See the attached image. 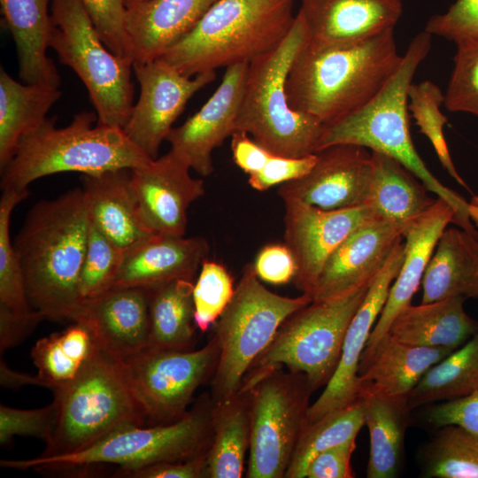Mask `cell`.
<instances>
[{"label": "cell", "mask_w": 478, "mask_h": 478, "mask_svg": "<svg viewBox=\"0 0 478 478\" xmlns=\"http://www.w3.org/2000/svg\"><path fill=\"white\" fill-rule=\"evenodd\" d=\"M90 221L82 188L37 202L13 246L31 308L44 319L74 321Z\"/></svg>", "instance_id": "cell-1"}, {"label": "cell", "mask_w": 478, "mask_h": 478, "mask_svg": "<svg viewBox=\"0 0 478 478\" xmlns=\"http://www.w3.org/2000/svg\"><path fill=\"white\" fill-rule=\"evenodd\" d=\"M401 61L394 29L345 46L316 47L307 42L287 77L289 105L328 125L366 104Z\"/></svg>", "instance_id": "cell-2"}, {"label": "cell", "mask_w": 478, "mask_h": 478, "mask_svg": "<svg viewBox=\"0 0 478 478\" xmlns=\"http://www.w3.org/2000/svg\"><path fill=\"white\" fill-rule=\"evenodd\" d=\"M431 35L424 30L412 40L398 68L366 104L324 126L316 152L333 145L352 144L397 159L429 191L451 205L457 227L476 233L468 214L467 202L442 184L428 169L410 134L408 90L418 66L431 49Z\"/></svg>", "instance_id": "cell-3"}, {"label": "cell", "mask_w": 478, "mask_h": 478, "mask_svg": "<svg viewBox=\"0 0 478 478\" xmlns=\"http://www.w3.org/2000/svg\"><path fill=\"white\" fill-rule=\"evenodd\" d=\"M94 112H82L72 122L56 127V117L47 118L24 135L15 153L1 171L2 189H27L37 179L63 172L97 174L138 167L153 159L118 127L97 123Z\"/></svg>", "instance_id": "cell-4"}, {"label": "cell", "mask_w": 478, "mask_h": 478, "mask_svg": "<svg viewBox=\"0 0 478 478\" xmlns=\"http://www.w3.org/2000/svg\"><path fill=\"white\" fill-rule=\"evenodd\" d=\"M211 397L203 396L180 420L163 425L124 426L76 453L2 459L4 468L42 474H86L96 467L116 466V477L163 462L184 461L205 454L211 444Z\"/></svg>", "instance_id": "cell-5"}, {"label": "cell", "mask_w": 478, "mask_h": 478, "mask_svg": "<svg viewBox=\"0 0 478 478\" xmlns=\"http://www.w3.org/2000/svg\"><path fill=\"white\" fill-rule=\"evenodd\" d=\"M295 0H218L159 58L193 77L249 64L276 48L295 21Z\"/></svg>", "instance_id": "cell-6"}, {"label": "cell", "mask_w": 478, "mask_h": 478, "mask_svg": "<svg viewBox=\"0 0 478 478\" xmlns=\"http://www.w3.org/2000/svg\"><path fill=\"white\" fill-rule=\"evenodd\" d=\"M307 42L306 26L297 12L284 40L248 65L235 128L274 155L303 158L316 153L324 128L315 118L292 110L287 98L289 72Z\"/></svg>", "instance_id": "cell-7"}, {"label": "cell", "mask_w": 478, "mask_h": 478, "mask_svg": "<svg viewBox=\"0 0 478 478\" xmlns=\"http://www.w3.org/2000/svg\"><path fill=\"white\" fill-rule=\"evenodd\" d=\"M53 393L54 426L40 457L76 453L121 427L146 426L122 361L102 350Z\"/></svg>", "instance_id": "cell-8"}, {"label": "cell", "mask_w": 478, "mask_h": 478, "mask_svg": "<svg viewBox=\"0 0 478 478\" xmlns=\"http://www.w3.org/2000/svg\"><path fill=\"white\" fill-rule=\"evenodd\" d=\"M368 289L312 300L289 316L251 365L242 389L251 388L263 375L281 366L304 374L312 392L325 387L338 366L346 331Z\"/></svg>", "instance_id": "cell-9"}, {"label": "cell", "mask_w": 478, "mask_h": 478, "mask_svg": "<svg viewBox=\"0 0 478 478\" xmlns=\"http://www.w3.org/2000/svg\"><path fill=\"white\" fill-rule=\"evenodd\" d=\"M312 301L302 293L297 297L267 289L248 264L234 296L215 323L219 357L212 377L213 405L234 397L253 362L270 344L282 322Z\"/></svg>", "instance_id": "cell-10"}, {"label": "cell", "mask_w": 478, "mask_h": 478, "mask_svg": "<svg viewBox=\"0 0 478 478\" xmlns=\"http://www.w3.org/2000/svg\"><path fill=\"white\" fill-rule=\"evenodd\" d=\"M50 47L85 85L98 124L123 128L134 106L133 62L112 53L81 0H51Z\"/></svg>", "instance_id": "cell-11"}, {"label": "cell", "mask_w": 478, "mask_h": 478, "mask_svg": "<svg viewBox=\"0 0 478 478\" xmlns=\"http://www.w3.org/2000/svg\"><path fill=\"white\" fill-rule=\"evenodd\" d=\"M248 478H282L309 424L312 390L304 374L271 371L251 388Z\"/></svg>", "instance_id": "cell-12"}, {"label": "cell", "mask_w": 478, "mask_h": 478, "mask_svg": "<svg viewBox=\"0 0 478 478\" xmlns=\"http://www.w3.org/2000/svg\"><path fill=\"white\" fill-rule=\"evenodd\" d=\"M218 357L213 335L197 350H146L122 361L146 426L169 424L182 418L197 388L212 377Z\"/></svg>", "instance_id": "cell-13"}, {"label": "cell", "mask_w": 478, "mask_h": 478, "mask_svg": "<svg viewBox=\"0 0 478 478\" xmlns=\"http://www.w3.org/2000/svg\"><path fill=\"white\" fill-rule=\"evenodd\" d=\"M133 69L140 96L122 129L131 142L155 159L188 101L216 79V71L189 77L161 58L133 65Z\"/></svg>", "instance_id": "cell-14"}, {"label": "cell", "mask_w": 478, "mask_h": 478, "mask_svg": "<svg viewBox=\"0 0 478 478\" xmlns=\"http://www.w3.org/2000/svg\"><path fill=\"white\" fill-rule=\"evenodd\" d=\"M284 243L297 264L294 285L312 297L320 274L334 251L358 227L379 218L366 204L322 210L297 198H285Z\"/></svg>", "instance_id": "cell-15"}, {"label": "cell", "mask_w": 478, "mask_h": 478, "mask_svg": "<svg viewBox=\"0 0 478 478\" xmlns=\"http://www.w3.org/2000/svg\"><path fill=\"white\" fill-rule=\"evenodd\" d=\"M316 153L317 161L306 174L279 187L281 198H297L322 210L364 204L373 179L371 152L337 144Z\"/></svg>", "instance_id": "cell-16"}, {"label": "cell", "mask_w": 478, "mask_h": 478, "mask_svg": "<svg viewBox=\"0 0 478 478\" xmlns=\"http://www.w3.org/2000/svg\"><path fill=\"white\" fill-rule=\"evenodd\" d=\"M248 65L227 67L220 84L201 109L173 127L166 138L170 151L202 176L212 173L213 150L236 131Z\"/></svg>", "instance_id": "cell-17"}, {"label": "cell", "mask_w": 478, "mask_h": 478, "mask_svg": "<svg viewBox=\"0 0 478 478\" xmlns=\"http://www.w3.org/2000/svg\"><path fill=\"white\" fill-rule=\"evenodd\" d=\"M405 243L393 249L386 264L369 286L344 337L338 366L317 400L310 405L308 421L351 404L358 394V368L371 332L386 303L389 289L402 266Z\"/></svg>", "instance_id": "cell-18"}, {"label": "cell", "mask_w": 478, "mask_h": 478, "mask_svg": "<svg viewBox=\"0 0 478 478\" xmlns=\"http://www.w3.org/2000/svg\"><path fill=\"white\" fill-rule=\"evenodd\" d=\"M409 226L376 218L358 227L326 261L312 300L337 298L370 286Z\"/></svg>", "instance_id": "cell-19"}, {"label": "cell", "mask_w": 478, "mask_h": 478, "mask_svg": "<svg viewBox=\"0 0 478 478\" xmlns=\"http://www.w3.org/2000/svg\"><path fill=\"white\" fill-rule=\"evenodd\" d=\"M172 151L131 169L130 183L145 224L156 234L184 236L187 211L204 196L203 180Z\"/></svg>", "instance_id": "cell-20"}, {"label": "cell", "mask_w": 478, "mask_h": 478, "mask_svg": "<svg viewBox=\"0 0 478 478\" xmlns=\"http://www.w3.org/2000/svg\"><path fill=\"white\" fill-rule=\"evenodd\" d=\"M456 224V213L443 198L436 202L412 222L404 237L405 256L402 266L394 280L382 311L371 332L362 353L359 368L374 355L377 346L388 335L397 315L411 305L436 243L448 224ZM358 368V370H359Z\"/></svg>", "instance_id": "cell-21"}, {"label": "cell", "mask_w": 478, "mask_h": 478, "mask_svg": "<svg viewBox=\"0 0 478 478\" xmlns=\"http://www.w3.org/2000/svg\"><path fill=\"white\" fill-rule=\"evenodd\" d=\"M74 321L85 323L102 351L120 361L149 347L150 289L113 287L82 302Z\"/></svg>", "instance_id": "cell-22"}, {"label": "cell", "mask_w": 478, "mask_h": 478, "mask_svg": "<svg viewBox=\"0 0 478 478\" xmlns=\"http://www.w3.org/2000/svg\"><path fill=\"white\" fill-rule=\"evenodd\" d=\"M402 10L399 0H301L298 12L309 44L339 47L394 29Z\"/></svg>", "instance_id": "cell-23"}, {"label": "cell", "mask_w": 478, "mask_h": 478, "mask_svg": "<svg viewBox=\"0 0 478 478\" xmlns=\"http://www.w3.org/2000/svg\"><path fill=\"white\" fill-rule=\"evenodd\" d=\"M209 250L202 236L155 234L124 252L113 287L152 289L176 280L194 281Z\"/></svg>", "instance_id": "cell-24"}, {"label": "cell", "mask_w": 478, "mask_h": 478, "mask_svg": "<svg viewBox=\"0 0 478 478\" xmlns=\"http://www.w3.org/2000/svg\"><path fill=\"white\" fill-rule=\"evenodd\" d=\"M218 0H148L127 9L125 29L133 65L159 58L187 35Z\"/></svg>", "instance_id": "cell-25"}, {"label": "cell", "mask_w": 478, "mask_h": 478, "mask_svg": "<svg viewBox=\"0 0 478 478\" xmlns=\"http://www.w3.org/2000/svg\"><path fill=\"white\" fill-rule=\"evenodd\" d=\"M130 177L131 168L81 174L90 223L123 252L156 234L142 218Z\"/></svg>", "instance_id": "cell-26"}, {"label": "cell", "mask_w": 478, "mask_h": 478, "mask_svg": "<svg viewBox=\"0 0 478 478\" xmlns=\"http://www.w3.org/2000/svg\"><path fill=\"white\" fill-rule=\"evenodd\" d=\"M51 0H0L4 24L17 49L22 82L59 89L61 80L47 56L51 33Z\"/></svg>", "instance_id": "cell-27"}, {"label": "cell", "mask_w": 478, "mask_h": 478, "mask_svg": "<svg viewBox=\"0 0 478 478\" xmlns=\"http://www.w3.org/2000/svg\"><path fill=\"white\" fill-rule=\"evenodd\" d=\"M466 299L452 297L410 305L397 315L388 335L412 346L456 350L478 330V322L464 310Z\"/></svg>", "instance_id": "cell-28"}, {"label": "cell", "mask_w": 478, "mask_h": 478, "mask_svg": "<svg viewBox=\"0 0 478 478\" xmlns=\"http://www.w3.org/2000/svg\"><path fill=\"white\" fill-rule=\"evenodd\" d=\"M453 351L412 346L388 335L358 370V397L366 394L407 397L424 374Z\"/></svg>", "instance_id": "cell-29"}, {"label": "cell", "mask_w": 478, "mask_h": 478, "mask_svg": "<svg viewBox=\"0 0 478 478\" xmlns=\"http://www.w3.org/2000/svg\"><path fill=\"white\" fill-rule=\"evenodd\" d=\"M436 247L422 278L421 303L478 298V232L445 228Z\"/></svg>", "instance_id": "cell-30"}, {"label": "cell", "mask_w": 478, "mask_h": 478, "mask_svg": "<svg viewBox=\"0 0 478 478\" xmlns=\"http://www.w3.org/2000/svg\"><path fill=\"white\" fill-rule=\"evenodd\" d=\"M373 179L366 204L383 220L411 225L436 199L428 188L397 159L372 151Z\"/></svg>", "instance_id": "cell-31"}, {"label": "cell", "mask_w": 478, "mask_h": 478, "mask_svg": "<svg viewBox=\"0 0 478 478\" xmlns=\"http://www.w3.org/2000/svg\"><path fill=\"white\" fill-rule=\"evenodd\" d=\"M358 397L364 400L370 435L366 477L394 478L400 470L411 420L407 397L366 394Z\"/></svg>", "instance_id": "cell-32"}, {"label": "cell", "mask_w": 478, "mask_h": 478, "mask_svg": "<svg viewBox=\"0 0 478 478\" xmlns=\"http://www.w3.org/2000/svg\"><path fill=\"white\" fill-rule=\"evenodd\" d=\"M212 428V441L206 454V477L241 478L251 444L250 390L240 389L229 399L213 405Z\"/></svg>", "instance_id": "cell-33"}, {"label": "cell", "mask_w": 478, "mask_h": 478, "mask_svg": "<svg viewBox=\"0 0 478 478\" xmlns=\"http://www.w3.org/2000/svg\"><path fill=\"white\" fill-rule=\"evenodd\" d=\"M61 96L58 89L19 82L0 70V170L12 158L19 140L37 128Z\"/></svg>", "instance_id": "cell-34"}, {"label": "cell", "mask_w": 478, "mask_h": 478, "mask_svg": "<svg viewBox=\"0 0 478 478\" xmlns=\"http://www.w3.org/2000/svg\"><path fill=\"white\" fill-rule=\"evenodd\" d=\"M100 350L90 328L81 321L39 339L31 350L38 385L53 390L68 383Z\"/></svg>", "instance_id": "cell-35"}, {"label": "cell", "mask_w": 478, "mask_h": 478, "mask_svg": "<svg viewBox=\"0 0 478 478\" xmlns=\"http://www.w3.org/2000/svg\"><path fill=\"white\" fill-rule=\"evenodd\" d=\"M194 283L176 280L150 289V341L147 350H192L196 324Z\"/></svg>", "instance_id": "cell-36"}, {"label": "cell", "mask_w": 478, "mask_h": 478, "mask_svg": "<svg viewBox=\"0 0 478 478\" xmlns=\"http://www.w3.org/2000/svg\"><path fill=\"white\" fill-rule=\"evenodd\" d=\"M478 389V330L462 346L432 366L407 396L412 411L465 397Z\"/></svg>", "instance_id": "cell-37"}, {"label": "cell", "mask_w": 478, "mask_h": 478, "mask_svg": "<svg viewBox=\"0 0 478 478\" xmlns=\"http://www.w3.org/2000/svg\"><path fill=\"white\" fill-rule=\"evenodd\" d=\"M365 424V404L361 397L309 423L299 438L284 477H306L310 463L319 453L355 439Z\"/></svg>", "instance_id": "cell-38"}, {"label": "cell", "mask_w": 478, "mask_h": 478, "mask_svg": "<svg viewBox=\"0 0 478 478\" xmlns=\"http://www.w3.org/2000/svg\"><path fill=\"white\" fill-rule=\"evenodd\" d=\"M419 460L421 477L478 478V435L457 425L437 428Z\"/></svg>", "instance_id": "cell-39"}, {"label": "cell", "mask_w": 478, "mask_h": 478, "mask_svg": "<svg viewBox=\"0 0 478 478\" xmlns=\"http://www.w3.org/2000/svg\"><path fill=\"white\" fill-rule=\"evenodd\" d=\"M0 199V306L17 314L34 311L28 302L22 270L10 237V221L14 207L28 196V190L2 189Z\"/></svg>", "instance_id": "cell-40"}, {"label": "cell", "mask_w": 478, "mask_h": 478, "mask_svg": "<svg viewBox=\"0 0 478 478\" xmlns=\"http://www.w3.org/2000/svg\"><path fill=\"white\" fill-rule=\"evenodd\" d=\"M444 101L441 89L430 81H423L419 84H411L408 90V110L411 111L420 132L433 145L443 167L462 187L468 186L457 172L443 135V127L447 118L440 111Z\"/></svg>", "instance_id": "cell-41"}, {"label": "cell", "mask_w": 478, "mask_h": 478, "mask_svg": "<svg viewBox=\"0 0 478 478\" xmlns=\"http://www.w3.org/2000/svg\"><path fill=\"white\" fill-rule=\"evenodd\" d=\"M123 255V251L90 223L79 279L81 304L113 288Z\"/></svg>", "instance_id": "cell-42"}, {"label": "cell", "mask_w": 478, "mask_h": 478, "mask_svg": "<svg viewBox=\"0 0 478 478\" xmlns=\"http://www.w3.org/2000/svg\"><path fill=\"white\" fill-rule=\"evenodd\" d=\"M235 293L234 281L227 268L204 260L193 289L194 320L201 332L216 323Z\"/></svg>", "instance_id": "cell-43"}, {"label": "cell", "mask_w": 478, "mask_h": 478, "mask_svg": "<svg viewBox=\"0 0 478 478\" xmlns=\"http://www.w3.org/2000/svg\"><path fill=\"white\" fill-rule=\"evenodd\" d=\"M455 43L454 66L443 104L450 112L478 117V35L459 39Z\"/></svg>", "instance_id": "cell-44"}, {"label": "cell", "mask_w": 478, "mask_h": 478, "mask_svg": "<svg viewBox=\"0 0 478 478\" xmlns=\"http://www.w3.org/2000/svg\"><path fill=\"white\" fill-rule=\"evenodd\" d=\"M56 408L50 405L38 409H18L0 405V444L4 446L15 436L50 439L55 420Z\"/></svg>", "instance_id": "cell-45"}, {"label": "cell", "mask_w": 478, "mask_h": 478, "mask_svg": "<svg viewBox=\"0 0 478 478\" xmlns=\"http://www.w3.org/2000/svg\"><path fill=\"white\" fill-rule=\"evenodd\" d=\"M101 39L114 54L129 58L124 0H81Z\"/></svg>", "instance_id": "cell-46"}, {"label": "cell", "mask_w": 478, "mask_h": 478, "mask_svg": "<svg viewBox=\"0 0 478 478\" xmlns=\"http://www.w3.org/2000/svg\"><path fill=\"white\" fill-rule=\"evenodd\" d=\"M424 30L453 42L478 35V0H456L445 13L432 16Z\"/></svg>", "instance_id": "cell-47"}, {"label": "cell", "mask_w": 478, "mask_h": 478, "mask_svg": "<svg viewBox=\"0 0 478 478\" xmlns=\"http://www.w3.org/2000/svg\"><path fill=\"white\" fill-rule=\"evenodd\" d=\"M317 161V153L303 158H289L272 154L263 168L250 175V186L265 191L275 185L298 179L306 174Z\"/></svg>", "instance_id": "cell-48"}, {"label": "cell", "mask_w": 478, "mask_h": 478, "mask_svg": "<svg viewBox=\"0 0 478 478\" xmlns=\"http://www.w3.org/2000/svg\"><path fill=\"white\" fill-rule=\"evenodd\" d=\"M427 420L436 428L457 425L478 435V389L465 397L429 406Z\"/></svg>", "instance_id": "cell-49"}, {"label": "cell", "mask_w": 478, "mask_h": 478, "mask_svg": "<svg viewBox=\"0 0 478 478\" xmlns=\"http://www.w3.org/2000/svg\"><path fill=\"white\" fill-rule=\"evenodd\" d=\"M253 267L259 280L274 285L293 281L297 273L296 260L285 243L264 246L258 253Z\"/></svg>", "instance_id": "cell-50"}, {"label": "cell", "mask_w": 478, "mask_h": 478, "mask_svg": "<svg viewBox=\"0 0 478 478\" xmlns=\"http://www.w3.org/2000/svg\"><path fill=\"white\" fill-rule=\"evenodd\" d=\"M356 449V438L319 453L310 463L307 478H353L351 459Z\"/></svg>", "instance_id": "cell-51"}, {"label": "cell", "mask_w": 478, "mask_h": 478, "mask_svg": "<svg viewBox=\"0 0 478 478\" xmlns=\"http://www.w3.org/2000/svg\"><path fill=\"white\" fill-rule=\"evenodd\" d=\"M206 454L184 461L163 462L127 473L125 478L206 477Z\"/></svg>", "instance_id": "cell-52"}, {"label": "cell", "mask_w": 478, "mask_h": 478, "mask_svg": "<svg viewBox=\"0 0 478 478\" xmlns=\"http://www.w3.org/2000/svg\"><path fill=\"white\" fill-rule=\"evenodd\" d=\"M44 317L33 312L17 314L6 307L0 306V350L12 348L27 338Z\"/></svg>", "instance_id": "cell-53"}, {"label": "cell", "mask_w": 478, "mask_h": 478, "mask_svg": "<svg viewBox=\"0 0 478 478\" xmlns=\"http://www.w3.org/2000/svg\"><path fill=\"white\" fill-rule=\"evenodd\" d=\"M231 150L235 164L249 176L259 172L273 154L242 131L232 135Z\"/></svg>", "instance_id": "cell-54"}, {"label": "cell", "mask_w": 478, "mask_h": 478, "mask_svg": "<svg viewBox=\"0 0 478 478\" xmlns=\"http://www.w3.org/2000/svg\"><path fill=\"white\" fill-rule=\"evenodd\" d=\"M1 384L6 388H19L27 384L38 385L36 376H29L11 370L1 358Z\"/></svg>", "instance_id": "cell-55"}, {"label": "cell", "mask_w": 478, "mask_h": 478, "mask_svg": "<svg viewBox=\"0 0 478 478\" xmlns=\"http://www.w3.org/2000/svg\"><path fill=\"white\" fill-rule=\"evenodd\" d=\"M467 211L471 221L478 227V196H474L467 203Z\"/></svg>", "instance_id": "cell-56"}, {"label": "cell", "mask_w": 478, "mask_h": 478, "mask_svg": "<svg viewBox=\"0 0 478 478\" xmlns=\"http://www.w3.org/2000/svg\"><path fill=\"white\" fill-rule=\"evenodd\" d=\"M124 1H125L127 9H128L141 3L146 2L148 0H124Z\"/></svg>", "instance_id": "cell-57"}, {"label": "cell", "mask_w": 478, "mask_h": 478, "mask_svg": "<svg viewBox=\"0 0 478 478\" xmlns=\"http://www.w3.org/2000/svg\"><path fill=\"white\" fill-rule=\"evenodd\" d=\"M399 1H403V0H399Z\"/></svg>", "instance_id": "cell-58"}]
</instances>
